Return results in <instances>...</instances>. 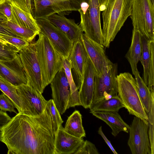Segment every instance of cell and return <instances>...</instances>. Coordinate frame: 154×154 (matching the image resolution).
I'll list each match as a JSON object with an SVG mask.
<instances>
[{
  "label": "cell",
  "mask_w": 154,
  "mask_h": 154,
  "mask_svg": "<svg viewBox=\"0 0 154 154\" xmlns=\"http://www.w3.org/2000/svg\"><path fill=\"white\" fill-rule=\"evenodd\" d=\"M133 0H108L102 14L103 45L109 48L131 14Z\"/></svg>",
  "instance_id": "obj_1"
},
{
  "label": "cell",
  "mask_w": 154,
  "mask_h": 154,
  "mask_svg": "<svg viewBox=\"0 0 154 154\" xmlns=\"http://www.w3.org/2000/svg\"><path fill=\"white\" fill-rule=\"evenodd\" d=\"M117 83L118 95L129 114L148 123V115L140 99L135 79L129 72L122 73L117 76Z\"/></svg>",
  "instance_id": "obj_2"
},
{
  "label": "cell",
  "mask_w": 154,
  "mask_h": 154,
  "mask_svg": "<svg viewBox=\"0 0 154 154\" xmlns=\"http://www.w3.org/2000/svg\"><path fill=\"white\" fill-rule=\"evenodd\" d=\"M35 42L38 57L45 87L63 68V59L44 35L39 33Z\"/></svg>",
  "instance_id": "obj_3"
},
{
  "label": "cell",
  "mask_w": 154,
  "mask_h": 154,
  "mask_svg": "<svg viewBox=\"0 0 154 154\" xmlns=\"http://www.w3.org/2000/svg\"><path fill=\"white\" fill-rule=\"evenodd\" d=\"M78 11L81 19L79 25L82 32L91 39L103 45L99 0H82Z\"/></svg>",
  "instance_id": "obj_4"
},
{
  "label": "cell",
  "mask_w": 154,
  "mask_h": 154,
  "mask_svg": "<svg viewBox=\"0 0 154 154\" xmlns=\"http://www.w3.org/2000/svg\"><path fill=\"white\" fill-rule=\"evenodd\" d=\"M118 65L106 58L101 72L96 74L92 104L118 95L117 77Z\"/></svg>",
  "instance_id": "obj_5"
},
{
  "label": "cell",
  "mask_w": 154,
  "mask_h": 154,
  "mask_svg": "<svg viewBox=\"0 0 154 154\" xmlns=\"http://www.w3.org/2000/svg\"><path fill=\"white\" fill-rule=\"evenodd\" d=\"M133 29L149 41H154V5L151 0H133L130 16Z\"/></svg>",
  "instance_id": "obj_6"
},
{
  "label": "cell",
  "mask_w": 154,
  "mask_h": 154,
  "mask_svg": "<svg viewBox=\"0 0 154 154\" xmlns=\"http://www.w3.org/2000/svg\"><path fill=\"white\" fill-rule=\"evenodd\" d=\"M18 53L25 70L27 80V84L42 94L45 87L35 42L29 43Z\"/></svg>",
  "instance_id": "obj_7"
},
{
  "label": "cell",
  "mask_w": 154,
  "mask_h": 154,
  "mask_svg": "<svg viewBox=\"0 0 154 154\" xmlns=\"http://www.w3.org/2000/svg\"><path fill=\"white\" fill-rule=\"evenodd\" d=\"M82 0H33L31 14L35 19H46L54 14L68 15L80 8Z\"/></svg>",
  "instance_id": "obj_8"
},
{
  "label": "cell",
  "mask_w": 154,
  "mask_h": 154,
  "mask_svg": "<svg viewBox=\"0 0 154 154\" xmlns=\"http://www.w3.org/2000/svg\"><path fill=\"white\" fill-rule=\"evenodd\" d=\"M16 87L21 106L18 113L33 117L42 114L47 102L42 93L27 84Z\"/></svg>",
  "instance_id": "obj_9"
},
{
  "label": "cell",
  "mask_w": 154,
  "mask_h": 154,
  "mask_svg": "<svg viewBox=\"0 0 154 154\" xmlns=\"http://www.w3.org/2000/svg\"><path fill=\"white\" fill-rule=\"evenodd\" d=\"M35 21L40 32L48 39L63 59L68 58L73 43L67 35L47 19Z\"/></svg>",
  "instance_id": "obj_10"
},
{
  "label": "cell",
  "mask_w": 154,
  "mask_h": 154,
  "mask_svg": "<svg viewBox=\"0 0 154 154\" xmlns=\"http://www.w3.org/2000/svg\"><path fill=\"white\" fill-rule=\"evenodd\" d=\"M148 123L135 116L130 126L128 144L132 154H151Z\"/></svg>",
  "instance_id": "obj_11"
},
{
  "label": "cell",
  "mask_w": 154,
  "mask_h": 154,
  "mask_svg": "<svg viewBox=\"0 0 154 154\" xmlns=\"http://www.w3.org/2000/svg\"><path fill=\"white\" fill-rule=\"evenodd\" d=\"M52 100L60 114L67 109L70 89L63 68L56 74L50 83Z\"/></svg>",
  "instance_id": "obj_12"
},
{
  "label": "cell",
  "mask_w": 154,
  "mask_h": 154,
  "mask_svg": "<svg viewBox=\"0 0 154 154\" xmlns=\"http://www.w3.org/2000/svg\"><path fill=\"white\" fill-rule=\"evenodd\" d=\"M0 78L15 87L27 84L25 70L19 53L11 60L0 61Z\"/></svg>",
  "instance_id": "obj_13"
},
{
  "label": "cell",
  "mask_w": 154,
  "mask_h": 154,
  "mask_svg": "<svg viewBox=\"0 0 154 154\" xmlns=\"http://www.w3.org/2000/svg\"><path fill=\"white\" fill-rule=\"evenodd\" d=\"M140 62L143 68V81L151 92H154V41L142 35Z\"/></svg>",
  "instance_id": "obj_14"
},
{
  "label": "cell",
  "mask_w": 154,
  "mask_h": 154,
  "mask_svg": "<svg viewBox=\"0 0 154 154\" xmlns=\"http://www.w3.org/2000/svg\"><path fill=\"white\" fill-rule=\"evenodd\" d=\"M96 74L95 69L88 57L79 91L82 106L85 109L89 108L92 103Z\"/></svg>",
  "instance_id": "obj_15"
},
{
  "label": "cell",
  "mask_w": 154,
  "mask_h": 154,
  "mask_svg": "<svg viewBox=\"0 0 154 154\" xmlns=\"http://www.w3.org/2000/svg\"><path fill=\"white\" fill-rule=\"evenodd\" d=\"M88 57L82 38L78 39L73 43L68 58L78 79L76 85L78 89L81 86Z\"/></svg>",
  "instance_id": "obj_16"
},
{
  "label": "cell",
  "mask_w": 154,
  "mask_h": 154,
  "mask_svg": "<svg viewBox=\"0 0 154 154\" xmlns=\"http://www.w3.org/2000/svg\"><path fill=\"white\" fill-rule=\"evenodd\" d=\"M84 141L83 138L67 133L61 125L55 135L54 154H74Z\"/></svg>",
  "instance_id": "obj_17"
},
{
  "label": "cell",
  "mask_w": 154,
  "mask_h": 154,
  "mask_svg": "<svg viewBox=\"0 0 154 154\" xmlns=\"http://www.w3.org/2000/svg\"><path fill=\"white\" fill-rule=\"evenodd\" d=\"M46 19L66 34L73 43L82 38L83 32L74 19H68L64 15L57 14L51 15Z\"/></svg>",
  "instance_id": "obj_18"
},
{
  "label": "cell",
  "mask_w": 154,
  "mask_h": 154,
  "mask_svg": "<svg viewBox=\"0 0 154 154\" xmlns=\"http://www.w3.org/2000/svg\"><path fill=\"white\" fill-rule=\"evenodd\" d=\"M82 39L88 56L98 75L101 72L107 56L103 45H100L88 38L84 33Z\"/></svg>",
  "instance_id": "obj_19"
},
{
  "label": "cell",
  "mask_w": 154,
  "mask_h": 154,
  "mask_svg": "<svg viewBox=\"0 0 154 154\" xmlns=\"http://www.w3.org/2000/svg\"><path fill=\"white\" fill-rule=\"evenodd\" d=\"M90 113L106 123L111 128V133L114 137L121 131L129 132L130 126L124 121L118 112L93 111Z\"/></svg>",
  "instance_id": "obj_20"
},
{
  "label": "cell",
  "mask_w": 154,
  "mask_h": 154,
  "mask_svg": "<svg viewBox=\"0 0 154 154\" xmlns=\"http://www.w3.org/2000/svg\"><path fill=\"white\" fill-rule=\"evenodd\" d=\"M11 6V21L21 27L40 32L35 20L32 14L27 12L9 1Z\"/></svg>",
  "instance_id": "obj_21"
},
{
  "label": "cell",
  "mask_w": 154,
  "mask_h": 154,
  "mask_svg": "<svg viewBox=\"0 0 154 154\" xmlns=\"http://www.w3.org/2000/svg\"><path fill=\"white\" fill-rule=\"evenodd\" d=\"M141 37L142 35L139 31L133 29L131 45L125 55L130 65L132 71L137 69V63L141 60Z\"/></svg>",
  "instance_id": "obj_22"
},
{
  "label": "cell",
  "mask_w": 154,
  "mask_h": 154,
  "mask_svg": "<svg viewBox=\"0 0 154 154\" xmlns=\"http://www.w3.org/2000/svg\"><path fill=\"white\" fill-rule=\"evenodd\" d=\"M63 68L65 72L70 89V94L67 109L77 106H82L79 97V91L73 78L71 63L68 58L63 59Z\"/></svg>",
  "instance_id": "obj_23"
},
{
  "label": "cell",
  "mask_w": 154,
  "mask_h": 154,
  "mask_svg": "<svg viewBox=\"0 0 154 154\" xmlns=\"http://www.w3.org/2000/svg\"><path fill=\"white\" fill-rule=\"evenodd\" d=\"M82 115L78 110H75L68 118L64 128L69 134L75 137L83 138L86 136L82 125Z\"/></svg>",
  "instance_id": "obj_24"
},
{
  "label": "cell",
  "mask_w": 154,
  "mask_h": 154,
  "mask_svg": "<svg viewBox=\"0 0 154 154\" xmlns=\"http://www.w3.org/2000/svg\"><path fill=\"white\" fill-rule=\"evenodd\" d=\"M132 72L135 76L138 94L142 105L145 112L148 114L151 106V92L140 76L137 69L134 70Z\"/></svg>",
  "instance_id": "obj_25"
},
{
  "label": "cell",
  "mask_w": 154,
  "mask_h": 154,
  "mask_svg": "<svg viewBox=\"0 0 154 154\" xmlns=\"http://www.w3.org/2000/svg\"><path fill=\"white\" fill-rule=\"evenodd\" d=\"M125 107L118 95L107 99H103L91 105L90 111H105L118 112L121 108Z\"/></svg>",
  "instance_id": "obj_26"
},
{
  "label": "cell",
  "mask_w": 154,
  "mask_h": 154,
  "mask_svg": "<svg viewBox=\"0 0 154 154\" xmlns=\"http://www.w3.org/2000/svg\"><path fill=\"white\" fill-rule=\"evenodd\" d=\"M1 23L18 37L21 38L29 43L32 42L40 33L38 31L20 26L9 21L1 22Z\"/></svg>",
  "instance_id": "obj_27"
},
{
  "label": "cell",
  "mask_w": 154,
  "mask_h": 154,
  "mask_svg": "<svg viewBox=\"0 0 154 154\" xmlns=\"http://www.w3.org/2000/svg\"><path fill=\"white\" fill-rule=\"evenodd\" d=\"M0 90L11 100L19 112L21 106L16 87L8 81L0 78Z\"/></svg>",
  "instance_id": "obj_28"
},
{
  "label": "cell",
  "mask_w": 154,
  "mask_h": 154,
  "mask_svg": "<svg viewBox=\"0 0 154 154\" xmlns=\"http://www.w3.org/2000/svg\"><path fill=\"white\" fill-rule=\"evenodd\" d=\"M45 109L50 116L54 134L63 122L59 111L52 99L47 101Z\"/></svg>",
  "instance_id": "obj_29"
},
{
  "label": "cell",
  "mask_w": 154,
  "mask_h": 154,
  "mask_svg": "<svg viewBox=\"0 0 154 154\" xmlns=\"http://www.w3.org/2000/svg\"><path fill=\"white\" fill-rule=\"evenodd\" d=\"M20 51L12 44L0 38V61L12 60Z\"/></svg>",
  "instance_id": "obj_30"
},
{
  "label": "cell",
  "mask_w": 154,
  "mask_h": 154,
  "mask_svg": "<svg viewBox=\"0 0 154 154\" xmlns=\"http://www.w3.org/2000/svg\"><path fill=\"white\" fill-rule=\"evenodd\" d=\"M152 104L149 112L148 113V136L151 146V154H154V92H152Z\"/></svg>",
  "instance_id": "obj_31"
},
{
  "label": "cell",
  "mask_w": 154,
  "mask_h": 154,
  "mask_svg": "<svg viewBox=\"0 0 154 154\" xmlns=\"http://www.w3.org/2000/svg\"><path fill=\"white\" fill-rule=\"evenodd\" d=\"M0 38L9 43L20 51L27 47L29 43L21 38L1 34H0Z\"/></svg>",
  "instance_id": "obj_32"
},
{
  "label": "cell",
  "mask_w": 154,
  "mask_h": 154,
  "mask_svg": "<svg viewBox=\"0 0 154 154\" xmlns=\"http://www.w3.org/2000/svg\"><path fill=\"white\" fill-rule=\"evenodd\" d=\"M100 153L95 145L87 140L83 143L74 153V154H99Z\"/></svg>",
  "instance_id": "obj_33"
},
{
  "label": "cell",
  "mask_w": 154,
  "mask_h": 154,
  "mask_svg": "<svg viewBox=\"0 0 154 154\" xmlns=\"http://www.w3.org/2000/svg\"><path fill=\"white\" fill-rule=\"evenodd\" d=\"M15 108L11 99L4 93L0 94V109L5 112H13L17 114Z\"/></svg>",
  "instance_id": "obj_34"
},
{
  "label": "cell",
  "mask_w": 154,
  "mask_h": 154,
  "mask_svg": "<svg viewBox=\"0 0 154 154\" xmlns=\"http://www.w3.org/2000/svg\"><path fill=\"white\" fill-rule=\"evenodd\" d=\"M24 11L31 14L33 5V0H8Z\"/></svg>",
  "instance_id": "obj_35"
},
{
  "label": "cell",
  "mask_w": 154,
  "mask_h": 154,
  "mask_svg": "<svg viewBox=\"0 0 154 154\" xmlns=\"http://www.w3.org/2000/svg\"><path fill=\"white\" fill-rule=\"evenodd\" d=\"M0 12L11 21V6L8 0H0Z\"/></svg>",
  "instance_id": "obj_36"
},
{
  "label": "cell",
  "mask_w": 154,
  "mask_h": 154,
  "mask_svg": "<svg viewBox=\"0 0 154 154\" xmlns=\"http://www.w3.org/2000/svg\"><path fill=\"white\" fill-rule=\"evenodd\" d=\"M11 119L6 112L0 110V131Z\"/></svg>",
  "instance_id": "obj_37"
},
{
  "label": "cell",
  "mask_w": 154,
  "mask_h": 154,
  "mask_svg": "<svg viewBox=\"0 0 154 154\" xmlns=\"http://www.w3.org/2000/svg\"><path fill=\"white\" fill-rule=\"evenodd\" d=\"M98 134L100 135L103 139L105 140V142L107 144L109 147L112 151V152L114 154H118V153L116 152L113 147L112 145L110 142L107 139L104 134L102 130V127L100 126L98 129Z\"/></svg>",
  "instance_id": "obj_38"
},
{
  "label": "cell",
  "mask_w": 154,
  "mask_h": 154,
  "mask_svg": "<svg viewBox=\"0 0 154 154\" xmlns=\"http://www.w3.org/2000/svg\"><path fill=\"white\" fill-rule=\"evenodd\" d=\"M0 34L18 37L9 29L3 26L0 22Z\"/></svg>",
  "instance_id": "obj_39"
},
{
  "label": "cell",
  "mask_w": 154,
  "mask_h": 154,
  "mask_svg": "<svg viewBox=\"0 0 154 154\" xmlns=\"http://www.w3.org/2000/svg\"><path fill=\"white\" fill-rule=\"evenodd\" d=\"M100 6L101 11H103L105 8L108 0H99Z\"/></svg>",
  "instance_id": "obj_40"
},
{
  "label": "cell",
  "mask_w": 154,
  "mask_h": 154,
  "mask_svg": "<svg viewBox=\"0 0 154 154\" xmlns=\"http://www.w3.org/2000/svg\"><path fill=\"white\" fill-rule=\"evenodd\" d=\"M8 20L6 17L0 12V22H4Z\"/></svg>",
  "instance_id": "obj_41"
},
{
  "label": "cell",
  "mask_w": 154,
  "mask_h": 154,
  "mask_svg": "<svg viewBox=\"0 0 154 154\" xmlns=\"http://www.w3.org/2000/svg\"><path fill=\"white\" fill-rule=\"evenodd\" d=\"M152 4L154 5V0H151Z\"/></svg>",
  "instance_id": "obj_42"
},
{
  "label": "cell",
  "mask_w": 154,
  "mask_h": 154,
  "mask_svg": "<svg viewBox=\"0 0 154 154\" xmlns=\"http://www.w3.org/2000/svg\"><path fill=\"white\" fill-rule=\"evenodd\" d=\"M54 0V1H65L66 0Z\"/></svg>",
  "instance_id": "obj_43"
}]
</instances>
